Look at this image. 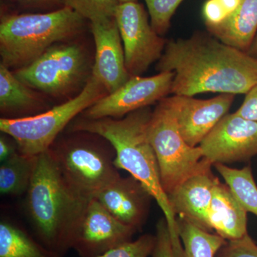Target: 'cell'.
<instances>
[{
  "label": "cell",
  "instance_id": "6da1fadb",
  "mask_svg": "<svg viewBox=\"0 0 257 257\" xmlns=\"http://www.w3.org/2000/svg\"><path fill=\"white\" fill-rule=\"evenodd\" d=\"M175 74L171 94H246L257 84V57L197 31L188 38L167 42L156 65Z\"/></svg>",
  "mask_w": 257,
  "mask_h": 257
},
{
  "label": "cell",
  "instance_id": "7a4b0ae2",
  "mask_svg": "<svg viewBox=\"0 0 257 257\" xmlns=\"http://www.w3.org/2000/svg\"><path fill=\"white\" fill-rule=\"evenodd\" d=\"M152 112L148 106L120 119L82 117L74 122L72 132L95 134L111 144L116 153L114 165L116 168L126 171L138 179L156 201L168 226L175 257H184L177 216L162 187L158 162L148 138L147 130Z\"/></svg>",
  "mask_w": 257,
  "mask_h": 257
},
{
  "label": "cell",
  "instance_id": "3957f363",
  "mask_svg": "<svg viewBox=\"0 0 257 257\" xmlns=\"http://www.w3.org/2000/svg\"><path fill=\"white\" fill-rule=\"evenodd\" d=\"M88 200L70 188L50 150L37 156L26 209L44 246L59 255L69 249V234Z\"/></svg>",
  "mask_w": 257,
  "mask_h": 257
},
{
  "label": "cell",
  "instance_id": "277c9868",
  "mask_svg": "<svg viewBox=\"0 0 257 257\" xmlns=\"http://www.w3.org/2000/svg\"><path fill=\"white\" fill-rule=\"evenodd\" d=\"M87 20L69 7L42 13H5L0 22L1 64L22 68L58 42L75 37Z\"/></svg>",
  "mask_w": 257,
  "mask_h": 257
},
{
  "label": "cell",
  "instance_id": "5b68a950",
  "mask_svg": "<svg viewBox=\"0 0 257 257\" xmlns=\"http://www.w3.org/2000/svg\"><path fill=\"white\" fill-rule=\"evenodd\" d=\"M71 137L50 148L52 158L64 180L79 197L94 198L119 177L114 165V149L110 143L89 138L85 132Z\"/></svg>",
  "mask_w": 257,
  "mask_h": 257
},
{
  "label": "cell",
  "instance_id": "8992f818",
  "mask_svg": "<svg viewBox=\"0 0 257 257\" xmlns=\"http://www.w3.org/2000/svg\"><path fill=\"white\" fill-rule=\"evenodd\" d=\"M107 94L91 76L75 97L40 114L20 118H1L0 130L13 139L20 153L38 156L50 150L57 137L77 115Z\"/></svg>",
  "mask_w": 257,
  "mask_h": 257
},
{
  "label": "cell",
  "instance_id": "52a82bcc",
  "mask_svg": "<svg viewBox=\"0 0 257 257\" xmlns=\"http://www.w3.org/2000/svg\"><path fill=\"white\" fill-rule=\"evenodd\" d=\"M147 133L167 195L186 179L211 169L212 165L204 160L200 147H191L182 138L169 96L152 111Z\"/></svg>",
  "mask_w": 257,
  "mask_h": 257
},
{
  "label": "cell",
  "instance_id": "ba28073f",
  "mask_svg": "<svg viewBox=\"0 0 257 257\" xmlns=\"http://www.w3.org/2000/svg\"><path fill=\"white\" fill-rule=\"evenodd\" d=\"M86 68L87 60L82 47L66 44L53 45L14 74L29 87L60 95L81 82Z\"/></svg>",
  "mask_w": 257,
  "mask_h": 257
},
{
  "label": "cell",
  "instance_id": "9c48e42d",
  "mask_svg": "<svg viewBox=\"0 0 257 257\" xmlns=\"http://www.w3.org/2000/svg\"><path fill=\"white\" fill-rule=\"evenodd\" d=\"M150 15L138 2L120 3L115 19L131 76H140L163 55L167 41L152 28Z\"/></svg>",
  "mask_w": 257,
  "mask_h": 257
},
{
  "label": "cell",
  "instance_id": "30bf717a",
  "mask_svg": "<svg viewBox=\"0 0 257 257\" xmlns=\"http://www.w3.org/2000/svg\"><path fill=\"white\" fill-rule=\"evenodd\" d=\"M137 230L111 215L96 198L86 202L74 224L68 241L81 257H98L131 241Z\"/></svg>",
  "mask_w": 257,
  "mask_h": 257
},
{
  "label": "cell",
  "instance_id": "8fae6325",
  "mask_svg": "<svg viewBox=\"0 0 257 257\" xmlns=\"http://www.w3.org/2000/svg\"><path fill=\"white\" fill-rule=\"evenodd\" d=\"M174 77L172 72H159L148 77L132 76L124 85L86 109L82 113L83 118L120 119L133 111L148 107L171 94Z\"/></svg>",
  "mask_w": 257,
  "mask_h": 257
},
{
  "label": "cell",
  "instance_id": "7c38bea8",
  "mask_svg": "<svg viewBox=\"0 0 257 257\" xmlns=\"http://www.w3.org/2000/svg\"><path fill=\"white\" fill-rule=\"evenodd\" d=\"M199 147L211 165L247 162L257 156V122L227 114Z\"/></svg>",
  "mask_w": 257,
  "mask_h": 257
},
{
  "label": "cell",
  "instance_id": "4fadbf2b",
  "mask_svg": "<svg viewBox=\"0 0 257 257\" xmlns=\"http://www.w3.org/2000/svg\"><path fill=\"white\" fill-rule=\"evenodd\" d=\"M179 132L191 147L200 145L220 120L228 114L234 94H220L208 99L194 96H169Z\"/></svg>",
  "mask_w": 257,
  "mask_h": 257
},
{
  "label": "cell",
  "instance_id": "5bb4252c",
  "mask_svg": "<svg viewBox=\"0 0 257 257\" xmlns=\"http://www.w3.org/2000/svg\"><path fill=\"white\" fill-rule=\"evenodd\" d=\"M90 24L96 47L92 76L110 94L132 77L125 64L119 28L115 18Z\"/></svg>",
  "mask_w": 257,
  "mask_h": 257
},
{
  "label": "cell",
  "instance_id": "9a60e30c",
  "mask_svg": "<svg viewBox=\"0 0 257 257\" xmlns=\"http://www.w3.org/2000/svg\"><path fill=\"white\" fill-rule=\"evenodd\" d=\"M111 215L136 230L145 224L152 197L138 179L121 175L95 197Z\"/></svg>",
  "mask_w": 257,
  "mask_h": 257
},
{
  "label": "cell",
  "instance_id": "2e32d148",
  "mask_svg": "<svg viewBox=\"0 0 257 257\" xmlns=\"http://www.w3.org/2000/svg\"><path fill=\"white\" fill-rule=\"evenodd\" d=\"M217 177L211 169L186 179L168 194L176 216L209 231L207 217Z\"/></svg>",
  "mask_w": 257,
  "mask_h": 257
},
{
  "label": "cell",
  "instance_id": "e0dca14e",
  "mask_svg": "<svg viewBox=\"0 0 257 257\" xmlns=\"http://www.w3.org/2000/svg\"><path fill=\"white\" fill-rule=\"evenodd\" d=\"M247 213L229 187L217 179L208 212L209 231L214 230L226 241L241 239L248 234Z\"/></svg>",
  "mask_w": 257,
  "mask_h": 257
},
{
  "label": "cell",
  "instance_id": "ac0fdd59",
  "mask_svg": "<svg viewBox=\"0 0 257 257\" xmlns=\"http://www.w3.org/2000/svg\"><path fill=\"white\" fill-rule=\"evenodd\" d=\"M207 30L226 45L247 52L257 33V0H241L227 20Z\"/></svg>",
  "mask_w": 257,
  "mask_h": 257
},
{
  "label": "cell",
  "instance_id": "d6986e66",
  "mask_svg": "<svg viewBox=\"0 0 257 257\" xmlns=\"http://www.w3.org/2000/svg\"><path fill=\"white\" fill-rule=\"evenodd\" d=\"M40 101L32 88L24 84L0 64V109L4 118H20V114H29L40 109Z\"/></svg>",
  "mask_w": 257,
  "mask_h": 257
},
{
  "label": "cell",
  "instance_id": "ffe728a7",
  "mask_svg": "<svg viewBox=\"0 0 257 257\" xmlns=\"http://www.w3.org/2000/svg\"><path fill=\"white\" fill-rule=\"evenodd\" d=\"M0 257H60L37 242L23 229L10 223L0 224Z\"/></svg>",
  "mask_w": 257,
  "mask_h": 257
},
{
  "label": "cell",
  "instance_id": "44dd1931",
  "mask_svg": "<svg viewBox=\"0 0 257 257\" xmlns=\"http://www.w3.org/2000/svg\"><path fill=\"white\" fill-rule=\"evenodd\" d=\"M177 223L184 257H215L227 241L184 218L177 217Z\"/></svg>",
  "mask_w": 257,
  "mask_h": 257
},
{
  "label": "cell",
  "instance_id": "7402d4cb",
  "mask_svg": "<svg viewBox=\"0 0 257 257\" xmlns=\"http://www.w3.org/2000/svg\"><path fill=\"white\" fill-rule=\"evenodd\" d=\"M36 159L37 156H28L18 151L1 162L0 192L3 195L26 194L35 170Z\"/></svg>",
  "mask_w": 257,
  "mask_h": 257
},
{
  "label": "cell",
  "instance_id": "603a6c76",
  "mask_svg": "<svg viewBox=\"0 0 257 257\" xmlns=\"http://www.w3.org/2000/svg\"><path fill=\"white\" fill-rule=\"evenodd\" d=\"M214 166L245 210L257 216V186L251 167L234 169L224 164Z\"/></svg>",
  "mask_w": 257,
  "mask_h": 257
},
{
  "label": "cell",
  "instance_id": "cb8c5ba5",
  "mask_svg": "<svg viewBox=\"0 0 257 257\" xmlns=\"http://www.w3.org/2000/svg\"><path fill=\"white\" fill-rule=\"evenodd\" d=\"M119 0H67V6L89 23L115 18Z\"/></svg>",
  "mask_w": 257,
  "mask_h": 257
},
{
  "label": "cell",
  "instance_id": "d4e9b609",
  "mask_svg": "<svg viewBox=\"0 0 257 257\" xmlns=\"http://www.w3.org/2000/svg\"><path fill=\"white\" fill-rule=\"evenodd\" d=\"M184 0H145L152 28L160 36L165 35L171 26V20Z\"/></svg>",
  "mask_w": 257,
  "mask_h": 257
},
{
  "label": "cell",
  "instance_id": "484cf974",
  "mask_svg": "<svg viewBox=\"0 0 257 257\" xmlns=\"http://www.w3.org/2000/svg\"><path fill=\"white\" fill-rule=\"evenodd\" d=\"M241 0H207L203 5L202 17L206 28L218 26L230 18Z\"/></svg>",
  "mask_w": 257,
  "mask_h": 257
},
{
  "label": "cell",
  "instance_id": "4316f807",
  "mask_svg": "<svg viewBox=\"0 0 257 257\" xmlns=\"http://www.w3.org/2000/svg\"><path fill=\"white\" fill-rule=\"evenodd\" d=\"M156 236L145 234L111 248L98 257H148L153 253Z\"/></svg>",
  "mask_w": 257,
  "mask_h": 257
},
{
  "label": "cell",
  "instance_id": "83f0119b",
  "mask_svg": "<svg viewBox=\"0 0 257 257\" xmlns=\"http://www.w3.org/2000/svg\"><path fill=\"white\" fill-rule=\"evenodd\" d=\"M13 8L12 14L50 13L67 6V0H3Z\"/></svg>",
  "mask_w": 257,
  "mask_h": 257
},
{
  "label": "cell",
  "instance_id": "f1b7e54d",
  "mask_svg": "<svg viewBox=\"0 0 257 257\" xmlns=\"http://www.w3.org/2000/svg\"><path fill=\"white\" fill-rule=\"evenodd\" d=\"M217 257H257V244L247 234L241 239L226 241Z\"/></svg>",
  "mask_w": 257,
  "mask_h": 257
},
{
  "label": "cell",
  "instance_id": "f546056e",
  "mask_svg": "<svg viewBox=\"0 0 257 257\" xmlns=\"http://www.w3.org/2000/svg\"><path fill=\"white\" fill-rule=\"evenodd\" d=\"M156 243L154 248L153 257H175L172 239L168 226L165 218L160 219L157 225Z\"/></svg>",
  "mask_w": 257,
  "mask_h": 257
},
{
  "label": "cell",
  "instance_id": "4dcf8cb0",
  "mask_svg": "<svg viewBox=\"0 0 257 257\" xmlns=\"http://www.w3.org/2000/svg\"><path fill=\"white\" fill-rule=\"evenodd\" d=\"M235 113L244 119L257 122V84L245 94L242 104Z\"/></svg>",
  "mask_w": 257,
  "mask_h": 257
},
{
  "label": "cell",
  "instance_id": "1f68e13d",
  "mask_svg": "<svg viewBox=\"0 0 257 257\" xmlns=\"http://www.w3.org/2000/svg\"><path fill=\"white\" fill-rule=\"evenodd\" d=\"M19 151L18 145H13L3 136L0 138V161L1 162L8 160Z\"/></svg>",
  "mask_w": 257,
  "mask_h": 257
},
{
  "label": "cell",
  "instance_id": "d6a6232c",
  "mask_svg": "<svg viewBox=\"0 0 257 257\" xmlns=\"http://www.w3.org/2000/svg\"><path fill=\"white\" fill-rule=\"evenodd\" d=\"M247 53L253 57H257V33Z\"/></svg>",
  "mask_w": 257,
  "mask_h": 257
},
{
  "label": "cell",
  "instance_id": "836d02e7",
  "mask_svg": "<svg viewBox=\"0 0 257 257\" xmlns=\"http://www.w3.org/2000/svg\"><path fill=\"white\" fill-rule=\"evenodd\" d=\"M119 3H130V2H138V0H119Z\"/></svg>",
  "mask_w": 257,
  "mask_h": 257
}]
</instances>
